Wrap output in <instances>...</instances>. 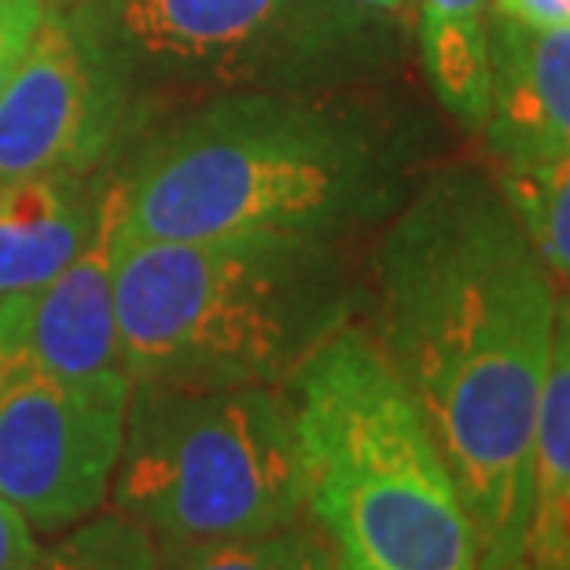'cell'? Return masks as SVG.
I'll return each mask as SVG.
<instances>
[{"instance_id":"4fadbf2b","label":"cell","mask_w":570,"mask_h":570,"mask_svg":"<svg viewBox=\"0 0 570 570\" xmlns=\"http://www.w3.org/2000/svg\"><path fill=\"white\" fill-rule=\"evenodd\" d=\"M493 0H416L420 59L439 104L468 132L490 111Z\"/></svg>"},{"instance_id":"5b68a950","label":"cell","mask_w":570,"mask_h":570,"mask_svg":"<svg viewBox=\"0 0 570 570\" xmlns=\"http://www.w3.org/2000/svg\"><path fill=\"white\" fill-rule=\"evenodd\" d=\"M111 497L159 544L306 519L284 386L132 383Z\"/></svg>"},{"instance_id":"ffe728a7","label":"cell","mask_w":570,"mask_h":570,"mask_svg":"<svg viewBox=\"0 0 570 570\" xmlns=\"http://www.w3.org/2000/svg\"><path fill=\"white\" fill-rule=\"evenodd\" d=\"M354 4L380 11V16H409V11H416V0H354Z\"/></svg>"},{"instance_id":"30bf717a","label":"cell","mask_w":570,"mask_h":570,"mask_svg":"<svg viewBox=\"0 0 570 570\" xmlns=\"http://www.w3.org/2000/svg\"><path fill=\"white\" fill-rule=\"evenodd\" d=\"M479 132L497 166L570 155V30L490 19V111Z\"/></svg>"},{"instance_id":"8fae6325","label":"cell","mask_w":570,"mask_h":570,"mask_svg":"<svg viewBox=\"0 0 570 570\" xmlns=\"http://www.w3.org/2000/svg\"><path fill=\"white\" fill-rule=\"evenodd\" d=\"M107 185L92 174L0 177V298L56 276L100 222Z\"/></svg>"},{"instance_id":"277c9868","label":"cell","mask_w":570,"mask_h":570,"mask_svg":"<svg viewBox=\"0 0 570 570\" xmlns=\"http://www.w3.org/2000/svg\"><path fill=\"white\" fill-rule=\"evenodd\" d=\"M115 309L132 383L284 380L338 321L317 239H144L118 233Z\"/></svg>"},{"instance_id":"9a60e30c","label":"cell","mask_w":570,"mask_h":570,"mask_svg":"<svg viewBox=\"0 0 570 570\" xmlns=\"http://www.w3.org/2000/svg\"><path fill=\"white\" fill-rule=\"evenodd\" d=\"M159 570H335L306 519L199 544H159Z\"/></svg>"},{"instance_id":"3957f363","label":"cell","mask_w":570,"mask_h":570,"mask_svg":"<svg viewBox=\"0 0 570 570\" xmlns=\"http://www.w3.org/2000/svg\"><path fill=\"white\" fill-rule=\"evenodd\" d=\"M383 199V166L343 115L247 92L169 129L122 177V233L144 239H317Z\"/></svg>"},{"instance_id":"52a82bcc","label":"cell","mask_w":570,"mask_h":570,"mask_svg":"<svg viewBox=\"0 0 570 570\" xmlns=\"http://www.w3.org/2000/svg\"><path fill=\"white\" fill-rule=\"evenodd\" d=\"M132 380L0 361V501L38 533L96 515L115 487Z\"/></svg>"},{"instance_id":"ba28073f","label":"cell","mask_w":570,"mask_h":570,"mask_svg":"<svg viewBox=\"0 0 570 570\" xmlns=\"http://www.w3.org/2000/svg\"><path fill=\"white\" fill-rule=\"evenodd\" d=\"M132 75L89 4L48 8L0 92V177L92 174L129 115Z\"/></svg>"},{"instance_id":"44dd1931","label":"cell","mask_w":570,"mask_h":570,"mask_svg":"<svg viewBox=\"0 0 570 570\" xmlns=\"http://www.w3.org/2000/svg\"><path fill=\"white\" fill-rule=\"evenodd\" d=\"M81 0H48V8H75Z\"/></svg>"},{"instance_id":"5bb4252c","label":"cell","mask_w":570,"mask_h":570,"mask_svg":"<svg viewBox=\"0 0 570 570\" xmlns=\"http://www.w3.org/2000/svg\"><path fill=\"white\" fill-rule=\"evenodd\" d=\"M493 180L556 291L570 295V155L530 166H497Z\"/></svg>"},{"instance_id":"d6986e66","label":"cell","mask_w":570,"mask_h":570,"mask_svg":"<svg viewBox=\"0 0 570 570\" xmlns=\"http://www.w3.org/2000/svg\"><path fill=\"white\" fill-rule=\"evenodd\" d=\"M493 16L530 30H570V0H493Z\"/></svg>"},{"instance_id":"6da1fadb","label":"cell","mask_w":570,"mask_h":570,"mask_svg":"<svg viewBox=\"0 0 570 570\" xmlns=\"http://www.w3.org/2000/svg\"><path fill=\"white\" fill-rule=\"evenodd\" d=\"M556 291L504 191L445 169L375 250V343L439 442L479 538V570L519 563L530 445Z\"/></svg>"},{"instance_id":"7a4b0ae2","label":"cell","mask_w":570,"mask_h":570,"mask_svg":"<svg viewBox=\"0 0 570 570\" xmlns=\"http://www.w3.org/2000/svg\"><path fill=\"white\" fill-rule=\"evenodd\" d=\"M302 515L335 570H479L468 504L368 327L338 321L284 380Z\"/></svg>"},{"instance_id":"7c38bea8","label":"cell","mask_w":570,"mask_h":570,"mask_svg":"<svg viewBox=\"0 0 570 570\" xmlns=\"http://www.w3.org/2000/svg\"><path fill=\"white\" fill-rule=\"evenodd\" d=\"M519 567L570 570V295L556 298L552 354L533 420Z\"/></svg>"},{"instance_id":"2e32d148","label":"cell","mask_w":570,"mask_h":570,"mask_svg":"<svg viewBox=\"0 0 570 570\" xmlns=\"http://www.w3.org/2000/svg\"><path fill=\"white\" fill-rule=\"evenodd\" d=\"M27 570H159V541L126 512H96L41 544Z\"/></svg>"},{"instance_id":"9c48e42d","label":"cell","mask_w":570,"mask_h":570,"mask_svg":"<svg viewBox=\"0 0 570 570\" xmlns=\"http://www.w3.org/2000/svg\"><path fill=\"white\" fill-rule=\"evenodd\" d=\"M118 233H122V180H111L100 222L75 258L45 284L0 298V361H19L56 375H100L122 368L115 309Z\"/></svg>"},{"instance_id":"ac0fdd59","label":"cell","mask_w":570,"mask_h":570,"mask_svg":"<svg viewBox=\"0 0 570 570\" xmlns=\"http://www.w3.org/2000/svg\"><path fill=\"white\" fill-rule=\"evenodd\" d=\"M41 549V538L16 508L0 501V570H27Z\"/></svg>"},{"instance_id":"8992f818","label":"cell","mask_w":570,"mask_h":570,"mask_svg":"<svg viewBox=\"0 0 570 570\" xmlns=\"http://www.w3.org/2000/svg\"><path fill=\"white\" fill-rule=\"evenodd\" d=\"M132 81H291L372 52L380 11L354 0H85Z\"/></svg>"},{"instance_id":"7402d4cb","label":"cell","mask_w":570,"mask_h":570,"mask_svg":"<svg viewBox=\"0 0 570 570\" xmlns=\"http://www.w3.org/2000/svg\"><path fill=\"white\" fill-rule=\"evenodd\" d=\"M504 570H527V567H519V563H515V567H504Z\"/></svg>"},{"instance_id":"e0dca14e","label":"cell","mask_w":570,"mask_h":570,"mask_svg":"<svg viewBox=\"0 0 570 570\" xmlns=\"http://www.w3.org/2000/svg\"><path fill=\"white\" fill-rule=\"evenodd\" d=\"M48 16V0H0V92L16 78Z\"/></svg>"}]
</instances>
